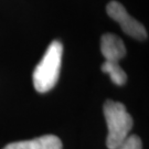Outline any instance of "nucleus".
<instances>
[{"label":"nucleus","mask_w":149,"mask_h":149,"mask_svg":"<svg viewBox=\"0 0 149 149\" xmlns=\"http://www.w3.org/2000/svg\"><path fill=\"white\" fill-rule=\"evenodd\" d=\"M63 45L54 40L48 47L42 60L33 71L32 81L38 93H47L53 88L58 83L60 69L62 63Z\"/></svg>","instance_id":"nucleus-1"},{"label":"nucleus","mask_w":149,"mask_h":149,"mask_svg":"<svg viewBox=\"0 0 149 149\" xmlns=\"http://www.w3.org/2000/svg\"><path fill=\"white\" fill-rule=\"evenodd\" d=\"M103 112L108 128L106 146L108 149H116L127 139L134 125L133 117L128 114L123 103L112 100L105 102Z\"/></svg>","instance_id":"nucleus-2"},{"label":"nucleus","mask_w":149,"mask_h":149,"mask_svg":"<svg viewBox=\"0 0 149 149\" xmlns=\"http://www.w3.org/2000/svg\"><path fill=\"white\" fill-rule=\"evenodd\" d=\"M106 11L107 15L113 20H115L120 24L123 31L127 36L140 41H144L147 39L148 34L145 27L136 19H134L133 17L129 16V13L122 3H119L117 1H111L107 5Z\"/></svg>","instance_id":"nucleus-3"},{"label":"nucleus","mask_w":149,"mask_h":149,"mask_svg":"<svg viewBox=\"0 0 149 149\" xmlns=\"http://www.w3.org/2000/svg\"><path fill=\"white\" fill-rule=\"evenodd\" d=\"M101 52L108 62H118L126 55V48L119 37L106 33L101 39Z\"/></svg>","instance_id":"nucleus-4"},{"label":"nucleus","mask_w":149,"mask_h":149,"mask_svg":"<svg viewBox=\"0 0 149 149\" xmlns=\"http://www.w3.org/2000/svg\"><path fill=\"white\" fill-rule=\"evenodd\" d=\"M3 149H62V141L54 135H44L31 140L11 143Z\"/></svg>","instance_id":"nucleus-5"},{"label":"nucleus","mask_w":149,"mask_h":149,"mask_svg":"<svg viewBox=\"0 0 149 149\" xmlns=\"http://www.w3.org/2000/svg\"><path fill=\"white\" fill-rule=\"evenodd\" d=\"M102 71L111 76V80L116 85H124L127 82V74L120 68L118 62L105 61L102 65Z\"/></svg>","instance_id":"nucleus-6"},{"label":"nucleus","mask_w":149,"mask_h":149,"mask_svg":"<svg viewBox=\"0 0 149 149\" xmlns=\"http://www.w3.org/2000/svg\"><path fill=\"white\" fill-rule=\"evenodd\" d=\"M141 148H143L141 139L139 138L137 135H132V136H128L127 139L116 149H141Z\"/></svg>","instance_id":"nucleus-7"}]
</instances>
